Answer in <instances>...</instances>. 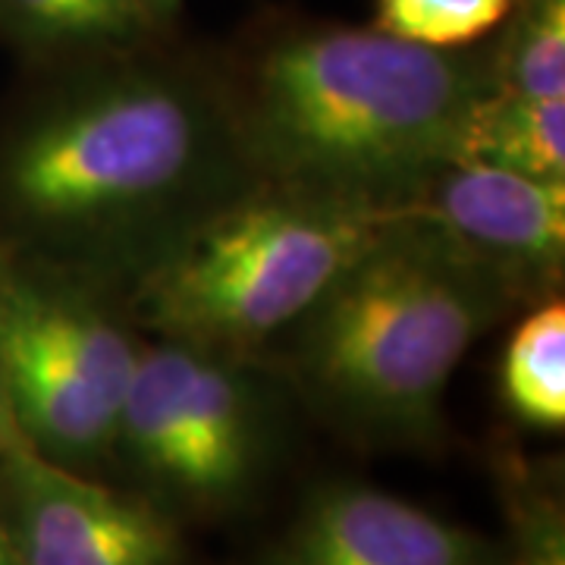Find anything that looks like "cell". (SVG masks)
<instances>
[{"mask_svg": "<svg viewBox=\"0 0 565 565\" xmlns=\"http://www.w3.org/2000/svg\"><path fill=\"white\" fill-rule=\"evenodd\" d=\"M490 47L497 92L565 98V0H512Z\"/></svg>", "mask_w": 565, "mask_h": 565, "instance_id": "obj_13", "label": "cell"}, {"mask_svg": "<svg viewBox=\"0 0 565 565\" xmlns=\"http://www.w3.org/2000/svg\"><path fill=\"white\" fill-rule=\"evenodd\" d=\"M141 343L114 296L0 255V393L51 462L82 475L114 462Z\"/></svg>", "mask_w": 565, "mask_h": 565, "instance_id": "obj_5", "label": "cell"}, {"mask_svg": "<svg viewBox=\"0 0 565 565\" xmlns=\"http://www.w3.org/2000/svg\"><path fill=\"white\" fill-rule=\"evenodd\" d=\"M390 207L255 180L117 299L139 333L264 355L390 223Z\"/></svg>", "mask_w": 565, "mask_h": 565, "instance_id": "obj_4", "label": "cell"}, {"mask_svg": "<svg viewBox=\"0 0 565 565\" xmlns=\"http://www.w3.org/2000/svg\"><path fill=\"white\" fill-rule=\"evenodd\" d=\"M481 267L522 308L559 296L565 270V182H537L481 161H452L396 207Z\"/></svg>", "mask_w": 565, "mask_h": 565, "instance_id": "obj_8", "label": "cell"}, {"mask_svg": "<svg viewBox=\"0 0 565 565\" xmlns=\"http://www.w3.org/2000/svg\"><path fill=\"white\" fill-rule=\"evenodd\" d=\"M0 531L17 565H182L163 505L51 462L13 418L0 444Z\"/></svg>", "mask_w": 565, "mask_h": 565, "instance_id": "obj_7", "label": "cell"}, {"mask_svg": "<svg viewBox=\"0 0 565 565\" xmlns=\"http://www.w3.org/2000/svg\"><path fill=\"white\" fill-rule=\"evenodd\" d=\"M217 70L258 180L377 207L462 161L475 110L497 92L490 39L424 47L330 20L270 22Z\"/></svg>", "mask_w": 565, "mask_h": 565, "instance_id": "obj_2", "label": "cell"}, {"mask_svg": "<svg viewBox=\"0 0 565 565\" xmlns=\"http://www.w3.org/2000/svg\"><path fill=\"white\" fill-rule=\"evenodd\" d=\"M465 158L527 180L565 182V98L493 92L475 110Z\"/></svg>", "mask_w": 565, "mask_h": 565, "instance_id": "obj_11", "label": "cell"}, {"mask_svg": "<svg viewBox=\"0 0 565 565\" xmlns=\"http://www.w3.org/2000/svg\"><path fill=\"white\" fill-rule=\"evenodd\" d=\"M512 0H374V22L386 35L424 47H471L487 41Z\"/></svg>", "mask_w": 565, "mask_h": 565, "instance_id": "obj_15", "label": "cell"}, {"mask_svg": "<svg viewBox=\"0 0 565 565\" xmlns=\"http://www.w3.org/2000/svg\"><path fill=\"white\" fill-rule=\"evenodd\" d=\"M505 544L497 565H565V509L553 475L534 465L500 462Z\"/></svg>", "mask_w": 565, "mask_h": 565, "instance_id": "obj_14", "label": "cell"}, {"mask_svg": "<svg viewBox=\"0 0 565 565\" xmlns=\"http://www.w3.org/2000/svg\"><path fill=\"white\" fill-rule=\"evenodd\" d=\"M515 308L503 282L393 214L270 345L282 377L345 434L424 449L444 437L446 386L468 349Z\"/></svg>", "mask_w": 565, "mask_h": 565, "instance_id": "obj_3", "label": "cell"}, {"mask_svg": "<svg viewBox=\"0 0 565 565\" xmlns=\"http://www.w3.org/2000/svg\"><path fill=\"white\" fill-rule=\"evenodd\" d=\"M10 430V412H7V403H3V393H0V444Z\"/></svg>", "mask_w": 565, "mask_h": 565, "instance_id": "obj_17", "label": "cell"}, {"mask_svg": "<svg viewBox=\"0 0 565 565\" xmlns=\"http://www.w3.org/2000/svg\"><path fill=\"white\" fill-rule=\"evenodd\" d=\"M274 384L262 355L151 337L122 399L114 459L163 509L226 512L270 462Z\"/></svg>", "mask_w": 565, "mask_h": 565, "instance_id": "obj_6", "label": "cell"}, {"mask_svg": "<svg viewBox=\"0 0 565 565\" xmlns=\"http://www.w3.org/2000/svg\"><path fill=\"white\" fill-rule=\"evenodd\" d=\"M141 3H145V10L151 13V20L158 22L163 32H173L182 7H185V0H141Z\"/></svg>", "mask_w": 565, "mask_h": 565, "instance_id": "obj_16", "label": "cell"}, {"mask_svg": "<svg viewBox=\"0 0 565 565\" xmlns=\"http://www.w3.org/2000/svg\"><path fill=\"white\" fill-rule=\"evenodd\" d=\"M512 330L500 364L505 412L534 430L565 424V305L559 296L531 305Z\"/></svg>", "mask_w": 565, "mask_h": 565, "instance_id": "obj_12", "label": "cell"}, {"mask_svg": "<svg viewBox=\"0 0 565 565\" xmlns=\"http://www.w3.org/2000/svg\"><path fill=\"white\" fill-rule=\"evenodd\" d=\"M170 35L66 61L0 132L10 258L120 299L185 230L258 180L217 63Z\"/></svg>", "mask_w": 565, "mask_h": 565, "instance_id": "obj_1", "label": "cell"}, {"mask_svg": "<svg viewBox=\"0 0 565 565\" xmlns=\"http://www.w3.org/2000/svg\"><path fill=\"white\" fill-rule=\"evenodd\" d=\"M0 565H17L13 553H10V546H7V537H3V531H0Z\"/></svg>", "mask_w": 565, "mask_h": 565, "instance_id": "obj_18", "label": "cell"}, {"mask_svg": "<svg viewBox=\"0 0 565 565\" xmlns=\"http://www.w3.org/2000/svg\"><path fill=\"white\" fill-rule=\"evenodd\" d=\"M170 35L141 0H0V39L39 63Z\"/></svg>", "mask_w": 565, "mask_h": 565, "instance_id": "obj_10", "label": "cell"}, {"mask_svg": "<svg viewBox=\"0 0 565 565\" xmlns=\"http://www.w3.org/2000/svg\"><path fill=\"white\" fill-rule=\"evenodd\" d=\"M500 546L359 481L311 490L258 565H497Z\"/></svg>", "mask_w": 565, "mask_h": 565, "instance_id": "obj_9", "label": "cell"}]
</instances>
